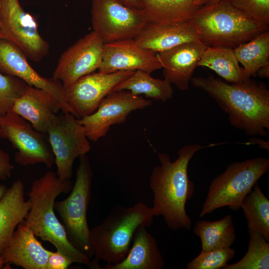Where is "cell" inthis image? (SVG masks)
Returning <instances> with one entry per match:
<instances>
[{"mask_svg":"<svg viewBox=\"0 0 269 269\" xmlns=\"http://www.w3.org/2000/svg\"><path fill=\"white\" fill-rule=\"evenodd\" d=\"M193 232L200 238L204 251L231 247L236 239L231 214L214 221L200 220L196 223Z\"/></svg>","mask_w":269,"mask_h":269,"instance_id":"cell-25","label":"cell"},{"mask_svg":"<svg viewBox=\"0 0 269 269\" xmlns=\"http://www.w3.org/2000/svg\"><path fill=\"white\" fill-rule=\"evenodd\" d=\"M154 217L152 207L143 202L114 207L101 223L90 229L91 248L98 267L99 261L114 265L124 260L136 231L150 226Z\"/></svg>","mask_w":269,"mask_h":269,"instance_id":"cell-4","label":"cell"},{"mask_svg":"<svg viewBox=\"0 0 269 269\" xmlns=\"http://www.w3.org/2000/svg\"><path fill=\"white\" fill-rule=\"evenodd\" d=\"M207 47L198 40L157 53L164 79L181 91L188 90L201 55Z\"/></svg>","mask_w":269,"mask_h":269,"instance_id":"cell-17","label":"cell"},{"mask_svg":"<svg viewBox=\"0 0 269 269\" xmlns=\"http://www.w3.org/2000/svg\"><path fill=\"white\" fill-rule=\"evenodd\" d=\"M250 241L248 251L238 262L228 264L223 269H269V243L261 234L248 232Z\"/></svg>","mask_w":269,"mask_h":269,"instance_id":"cell-29","label":"cell"},{"mask_svg":"<svg viewBox=\"0 0 269 269\" xmlns=\"http://www.w3.org/2000/svg\"><path fill=\"white\" fill-rule=\"evenodd\" d=\"M142 227L135 232L130 250L124 260L106 264L102 269H161L165 261L155 239Z\"/></svg>","mask_w":269,"mask_h":269,"instance_id":"cell-22","label":"cell"},{"mask_svg":"<svg viewBox=\"0 0 269 269\" xmlns=\"http://www.w3.org/2000/svg\"><path fill=\"white\" fill-rule=\"evenodd\" d=\"M60 110V104L50 94L26 85L10 111L26 120L37 131L47 133Z\"/></svg>","mask_w":269,"mask_h":269,"instance_id":"cell-18","label":"cell"},{"mask_svg":"<svg viewBox=\"0 0 269 269\" xmlns=\"http://www.w3.org/2000/svg\"><path fill=\"white\" fill-rule=\"evenodd\" d=\"M27 84L18 78L0 71V117L10 111Z\"/></svg>","mask_w":269,"mask_h":269,"instance_id":"cell-31","label":"cell"},{"mask_svg":"<svg viewBox=\"0 0 269 269\" xmlns=\"http://www.w3.org/2000/svg\"><path fill=\"white\" fill-rule=\"evenodd\" d=\"M47 134L54 156L56 175L62 180H70L76 158L91 149L85 129L72 114L62 112L57 115Z\"/></svg>","mask_w":269,"mask_h":269,"instance_id":"cell-9","label":"cell"},{"mask_svg":"<svg viewBox=\"0 0 269 269\" xmlns=\"http://www.w3.org/2000/svg\"><path fill=\"white\" fill-rule=\"evenodd\" d=\"M196 0H141L148 22L169 24L188 21L200 7Z\"/></svg>","mask_w":269,"mask_h":269,"instance_id":"cell-23","label":"cell"},{"mask_svg":"<svg viewBox=\"0 0 269 269\" xmlns=\"http://www.w3.org/2000/svg\"><path fill=\"white\" fill-rule=\"evenodd\" d=\"M239 63L243 66L247 79L257 77L261 67L269 65V30L233 49Z\"/></svg>","mask_w":269,"mask_h":269,"instance_id":"cell-27","label":"cell"},{"mask_svg":"<svg viewBox=\"0 0 269 269\" xmlns=\"http://www.w3.org/2000/svg\"><path fill=\"white\" fill-rule=\"evenodd\" d=\"M151 105L150 100L128 91H115L105 97L92 114L78 120L88 138L95 142L105 136L112 126L124 123L132 112Z\"/></svg>","mask_w":269,"mask_h":269,"instance_id":"cell-12","label":"cell"},{"mask_svg":"<svg viewBox=\"0 0 269 269\" xmlns=\"http://www.w3.org/2000/svg\"><path fill=\"white\" fill-rule=\"evenodd\" d=\"M190 21L199 40L209 47L234 49L269 29V26L251 19L228 0L200 6Z\"/></svg>","mask_w":269,"mask_h":269,"instance_id":"cell-5","label":"cell"},{"mask_svg":"<svg viewBox=\"0 0 269 269\" xmlns=\"http://www.w3.org/2000/svg\"><path fill=\"white\" fill-rule=\"evenodd\" d=\"M5 264V261H4L3 257L0 256V269L3 268V266Z\"/></svg>","mask_w":269,"mask_h":269,"instance_id":"cell-40","label":"cell"},{"mask_svg":"<svg viewBox=\"0 0 269 269\" xmlns=\"http://www.w3.org/2000/svg\"><path fill=\"white\" fill-rule=\"evenodd\" d=\"M162 68L157 53L139 45L134 39L105 43L99 72L142 70L152 73Z\"/></svg>","mask_w":269,"mask_h":269,"instance_id":"cell-16","label":"cell"},{"mask_svg":"<svg viewBox=\"0 0 269 269\" xmlns=\"http://www.w3.org/2000/svg\"><path fill=\"white\" fill-rule=\"evenodd\" d=\"M190 82L217 102L232 126L248 135L268 134L269 90L266 84L251 78L230 83L212 75L194 77Z\"/></svg>","mask_w":269,"mask_h":269,"instance_id":"cell-1","label":"cell"},{"mask_svg":"<svg viewBox=\"0 0 269 269\" xmlns=\"http://www.w3.org/2000/svg\"><path fill=\"white\" fill-rule=\"evenodd\" d=\"M42 134L11 111L0 117V137L8 140L16 150L14 159L20 165L41 163L52 167L54 156Z\"/></svg>","mask_w":269,"mask_h":269,"instance_id":"cell-10","label":"cell"},{"mask_svg":"<svg viewBox=\"0 0 269 269\" xmlns=\"http://www.w3.org/2000/svg\"><path fill=\"white\" fill-rule=\"evenodd\" d=\"M76 179L69 195L55 201L56 211L70 243L90 258L93 257L87 211L91 199L93 173L86 154L79 157Z\"/></svg>","mask_w":269,"mask_h":269,"instance_id":"cell-7","label":"cell"},{"mask_svg":"<svg viewBox=\"0 0 269 269\" xmlns=\"http://www.w3.org/2000/svg\"><path fill=\"white\" fill-rule=\"evenodd\" d=\"M203 148L199 144L184 145L178 150L174 161L166 153H157L160 164L153 168L149 178L153 196L152 208L154 216H162L170 229H191L192 220L185 207L195 190L188 167L195 153Z\"/></svg>","mask_w":269,"mask_h":269,"instance_id":"cell-2","label":"cell"},{"mask_svg":"<svg viewBox=\"0 0 269 269\" xmlns=\"http://www.w3.org/2000/svg\"><path fill=\"white\" fill-rule=\"evenodd\" d=\"M269 169V160L264 157L230 164L211 181L200 216L225 206L234 211L240 209L246 196Z\"/></svg>","mask_w":269,"mask_h":269,"instance_id":"cell-6","label":"cell"},{"mask_svg":"<svg viewBox=\"0 0 269 269\" xmlns=\"http://www.w3.org/2000/svg\"><path fill=\"white\" fill-rule=\"evenodd\" d=\"M198 66L211 69L230 83H239L247 79L231 48L207 46L201 55Z\"/></svg>","mask_w":269,"mask_h":269,"instance_id":"cell-24","label":"cell"},{"mask_svg":"<svg viewBox=\"0 0 269 269\" xmlns=\"http://www.w3.org/2000/svg\"><path fill=\"white\" fill-rule=\"evenodd\" d=\"M1 0H0V39L2 37L1 36Z\"/></svg>","mask_w":269,"mask_h":269,"instance_id":"cell-41","label":"cell"},{"mask_svg":"<svg viewBox=\"0 0 269 269\" xmlns=\"http://www.w3.org/2000/svg\"><path fill=\"white\" fill-rule=\"evenodd\" d=\"M72 186L70 180H62L52 171L35 180L28 193L30 208L23 223L36 237L52 244L56 251L73 263L86 265L91 268V258L70 243L54 211L56 198L71 191Z\"/></svg>","mask_w":269,"mask_h":269,"instance_id":"cell-3","label":"cell"},{"mask_svg":"<svg viewBox=\"0 0 269 269\" xmlns=\"http://www.w3.org/2000/svg\"><path fill=\"white\" fill-rule=\"evenodd\" d=\"M0 71L18 78L29 86L47 92L59 102L63 112L74 115L64 98L62 83L53 78H47L39 74L31 66L24 53L3 38L0 39Z\"/></svg>","mask_w":269,"mask_h":269,"instance_id":"cell-15","label":"cell"},{"mask_svg":"<svg viewBox=\"0 0 269 269\" xmlns=\"http://www.w3.org/2000/svg\"><path fill=\"white\" fill-rule=\"evenodd\" d=\"M235 256V250L231 247L210 251L202 250L196 257L187 264L186 269H223Z\"/></svg>","mask_w":269,"mask_h":269,"instance_id":"cell-30","label":"cell"},{"mask_svg":"<svg viewBox=\"0 0 269 269\" xmlns=\"http://www.w3.org/2000/svg\"><path fill=\"white\" fill-rule=\"evenodd\" d=\"M151 73L136 70L122 81L113 92L126 90L135 95H143L146 98L165 102L172 98L171 84L166 79L154 78Z\"/></svg>","mask_w":269,"mask_h":269,"instance_id":"cell-26","label":"cell"},{"mask_svg":"<svg viewBox=\"0 0 269 269\" xmlns=\"http://www.w3.org/2000/svg\"><path fill=\"white\" fill-rule=\"evenodd\" d=\"M134 72H98L87 74L67 87L63 88L64 98L75 117L84 118L95 112L102 100Z\"/></svg>","mask_w":269,"mask_h":269,"instance_id":"cell-13","label":"cell"},{"mask_svg":"<svg viewBox=\"0 0 269 269\" xmlns=\"http://www.w3.org/2000/svg\"><path fill=\"white\" fill-rule=\"evenodd\" d=\"M223 0H196V4L199 6L214 4Z\"/></svg>","mask_w":269,"mask_h":269,"instance_id":"cell-38","label":"cell"},{"mask_svg":"<svg viewBox=\"0 0 269 269\" xmlns=\"http://www.w3.org/2000/svg\"><path fill=\"white\" fill-rule=\"evenodd\" d=\"M251 142H254L256 144H257L259 147L261 148L269 149V141H266L261 139H255L252 138L250 140Z\"/></svg>","mask_w":269,"mask_h":269,"instance_id":"cell-36","label":"cell"},{"mask_svg":"<svg viewBox=\"0 0 269 269\" xmlns=\"http://www.w3.org/2000/svg\"><path fill=\"white\" fill-rule=\"evenodd\" d=\"M248 232L262 235L269 242V200L258 183L245 197L241 206Z\"/></svg>","mask_w":269,"mask_h":269,"instance_id":"cell-28","label":"cell"},{"mask_svg":"<svg viewBox=\"0 0 269 269\" xmlns=\"http://www.w3.org/2000/svg\"><path fill=\"white\" fill-rule=\"evenodd\" d=\"M51 252L22 222L17 226L2 256L6 265L12 264L24 269H46Z\"/></svg>","mask_w":269,"mask_h":269,"instance_id":"cell-19","label":"cell"},{"mask_svg":"<svg viewBox=\"0 0 269 269\" xmlns=\"http://www.w3.org/2000/svg\"><path fill=\"white\" fill-rule=\"evenodd\" d=\"M13 168L9 154L0 149V179L5 180L10 178Z\"/></svg>","mask_w":269,"mask_h":269,"instance_id":"cell-34","label":"cell"},{"mask_svg":"<svg viewBox=\"0 0 269 269\" xmlns=\"http://www.w3.org/2000/svg\"><path fill=\"white\" fill-rule=\"evenodd\" d=\"M1 38L11 42L26 57L37 62L47 55L48 43L40 35L35 18L19 0H1Z\"/></svg>","mask_w":269,"mask_h":269,"instance_id":"cell-11","label":"cell"},{"mask_svg":"<svg viewBox=\"0 0 269 269\" xmlns=\"http://www.w3.org/2000/svg\"><path fill=\"white\" fill-rule=\"evenodd\" d=\"M126 4L141 9V0H121Z\"/></svg>","mask_w":269,"mask_h":269,"instance_id":"cell-37","label":"cell"},{"mask_svg":"<svg viewBox=\"0 0 269 269\" xmlns=\"http://www.w3.org/2000/svg\"><path fill=\"white\" fill-rule=\"evenodd\" d=\"M73 262L62 253L51 251L47 261L46 269H66Z\"/></svg>","mask_w":269,"mask_h":269,"instance_id":"cell-33","label":"cell"},{"mask_svg":"<svg viewBox=\"0 0 269 269\" xmlns=\"http://www.w3.org/2000/svg\"><path fill=\"white\" fill-rule=\"evenodd\" d=\"M261 78L269 79V65L264 66L259 69L257 72V76Z\"/></svg>","mask_w":269,"mask_h":269,"instance_id":"cell-35","label":"cell"},{"mask_svg":"<svg viewBox=\"0 0 269 269\" xmlns=\"http://www.w3.org/2000/svg\"><path fill=\"white\" fill-rule=\"evenodd\" d=\"M24 185L16 180L0 199V257L9 245L18 225L22 223L30 208L24 198Z\"/></svg>","mask_w":269,"mask_h":269,"instance_id":"cell-21","label":"cell"},{"mask_svg":"<svg viewBox=\"0 0 269 269\" xmlns=\"http://www.w3.org/2000/svg\"><path fill=\"white\" fill-rule=\"evenodd\" d=\"M134 39L140 46L157 53L184 43L198 41L199 37L189 20L169 24L148 22Z\"/></svg>","mask_w":269,"mask_h":269,"instance_id":"cell-20","label":"cell"},{"mask_svg":"<svg viewBox=\"0 0 269 269\" xmlns=\"http://www.w3.org/2000/svg\"><path fill=\"white\" fill-rule=\"evenodd\" d=\"M104 42L93 30L79 39L61 55L53 74L63 88L99 69Z\"/></svg>","mask_w":269,"mask_h":269,"instance_id":"cell-14","label":"cell"},{"mask_svg":"<svg viewBox=\"0 0 269 269\" xmlns=\"http://www.w3.org/2000/svg\"><path fill=\"white\" fill-rule=\"evenodd\" d=\"M7 188L3 184H0V199L3 196Z\"/></svg>","mask_w":269,"mask_h":269,"instance_id":"cell-39","label":"cell"},{"mask_svg":"<svg viewBox=\"0 0 269 269\" xmlns=\"http://www.w3.org/2000/svg\"><path fill=\"white\" fill-rule=\"evenodd\" d=\"M91 20L104 43L134 39L148 23L141 9L121 0H92Z\"/></svg>","mask_w":269,"mask_h":269,"instance_id":"cell-8","label":"cell"},{"mask_svg":"<svg viewBox=\"0 0 269 269\" xmlns=\"http://www.w3.org/2000/svg\"><path fill=\"white\" fill-rule=\"evenodd\" d=\"M251 19L269 26V0H228Z\"/></svg>","mask_w":269,"mask_h":269,"instance_id":"cell-32","label":"cell"}]
</instances>
